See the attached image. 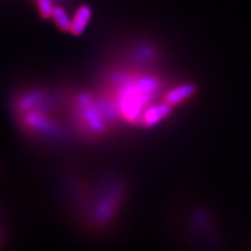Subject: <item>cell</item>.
Listing matches in <instances>:
<instances>
[{
  "mask_svg": "<svg viewBox=\"0 0 251 251\" xmlns=\"http://www.w3.org/2000/svg\"><path fill=\"white\" fill-rule=\"evenodd\" d=\"M91 15H92V11H91L89 6H80V7L77 9L76 14L72 18L70 28V31L74 35H80V34L85 30L87 24H89L91 19Z\"/></svg>",
  "mask_w": 251,
  "mask_h": 251,
  "instance_id": "obj_1",
  "label": "cell"
},
{
  "mask_svg": "<svg viewBox=\"0 0 251 251\" xmlns=\"http://www.w3.org/2000/svg\"><path fill=\"white\" fill-rule=\"evenodd\" d=\"M194 91H196V87H194L192 84H185V85L178 86L170 91L168 94H166L165 102L169 103V105H176V103H180L184 100H186L192 96Z\"/></svg>",
  "mask_w": 251,
  "mask_h": 251,
  "instance_id": "obj_2",
  "label": "cell"
},
{
  "mask_svg": "<svg viewBox=\"0 0 251 251\" xmlns=\"http://www.w3.org/2000/svg\"><path fill=\"white\" fill-rule=\"evenodd\" d=\"M169 112H170V107H169V103L166 102L152 106L151 108H149L148 111L144 113L143 124L146 126H153L158 124L169 114Z\"/></svg>",
  "mask_w": 251,
  "mask_h": 251,
  "instance_id": "obj_3",
  "label": "cell"
},
{
  "mask_svg": "<svg viewBox=\"0 0 251 251\" xmlns=\"http://www.w3.org/2000/svg\"><path fill=\"white\" fill-rule=\"evenodd\" d=\"M51 18L54 19L55 24L57 25V27L59 28V29L70 31L72 19L69 18L68 13L65 12V9H63L62 7H54Z\"/></svg>",
  "mask_w": 251,
  "mask_h": 251,
  "instance_id": "obj_4",
  "label": "cell"
},
{
  "mask_svg": "<svg viewBox=\"0 0 251 251\" xmlns=\"http://www.w3.org/2000/svg\"><path fill=\"white\" fill-rule=\"evenodd\" d=\"M37 5H39L40 13L42 14V17L45 18L51 17L52 11H54L51 0H37Z\"/></svg>",
  "mask_w": 251,
  "mask_h": 251,
  "instance_id": "obj_5",
  "label": "cell"
}]
</instances>
